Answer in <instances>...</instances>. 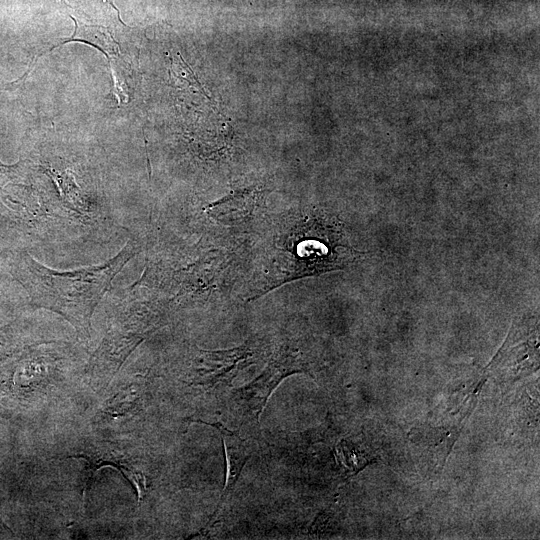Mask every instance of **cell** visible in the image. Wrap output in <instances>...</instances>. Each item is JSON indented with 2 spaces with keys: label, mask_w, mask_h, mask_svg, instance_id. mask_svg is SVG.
<instances>
[{
  "label": "cell",
  "mask_w": 540,
  "mask_h": 540,
  "mask_svg": "<svg viewBox=\"0 0 540 540\" xmlns=\"http://www.w3.org/2000/svg\"><path fill=\"white\" fill-rule=\"evenodd\" d=\"M195 422L205 423L209 426L216 428L221 435L226 462V475L224 489L221 493L218 505L213 513L207 526L213 524L214 519L217 517L219 511L222 509L225 501L231 496L235 485L240 477L241 471L251 455V447L237 432L227 429L220 422L208 423L202 420H195Z\"/></svg>",
  "instance_id": "obj_4"
},
{
  "label": "cell",
  "mask_w": 540,
  "mask_h": 540,
  "mask_svg": "<svg viewBox=\"0 0 540 540\" xmlns=\"http://www.w3.org/2000/svg\"><path fill=\"white\" fill-rule=\"evenodd\" d=\"M245 358L243 348L205 353L195 368L193 383L205 387L227 383L235 377Z\"/></svg>",
  "instance_id": "obj_6"
},
{
  "label": "cell",
  "mask_w": 540,
  "mask_h": 540,
  "mask_svg": "<svg viewBox=\"0 0 540 540\" xmlns=\"http://www.w3.org/2000/svg\"><path fill=\"white\" fill-rule=\"evenodd\" d=\"M142 341L138 334L110 332L91 356L88 365L91 383L105 388L122 367L133 349Z\"/></svg>",
  "instance_id": "obj_3"
},
{
  "label": "cell",
  "mask_w": 540,
  "mask_h": 540,
  "mask_svg": "<svg viewBox=\"0 0 540 540\" xmlns=\"http://www.w3.org/2000/svg\"><path fill=\"white\" fill-rule=\"evenodd\" d=\"M136 252L135 245L129 242L104 264L67 272H58L28 257L27 286L38 306L61 315L80 336L89 338L96 306Z\"/></svg>",
  "instance_id": "obj_1"
},
{
  "label": "cell",
  "mask_w": 540,
  "mask_h": 540,
  "mask_svg": "<svg viewBox=\"0 0 540 540\" xmlns=\"http://www.w3.org/2000/svg\"><path fill=\"white\" fill-rule=\"evenodd\" d=\"M303 371V365L295 357L281 353L258 377L236 390L238 402L246 413L258 420L279 383L287 376Z\"/></svg>",
  "instance_id": "obj_2"
},
{
  "label": "cell",
  "mask_w": 540,
  "mask_h": 540,
  "mask_svg": "<svg viewBox=\"0 0 540 540\" xmlns=\"http://www.w3.org/2000/svg\"><path fill=\"white\" fill-rule=\"evenodd\" d=\"M84 460L87 467V476L83 488V499L86 497L87 491L90 489L93 478L97 471L103 467H113L118 469L125 478L135 487L139 502L143 499L146 493V478L145 476L128 466L125 459L122 458L116 451L110 448H95L86 447L82 451L76 452L69 456Z\"/></svg>",
  "instance_id": "obj_5"
}]
</instances>
